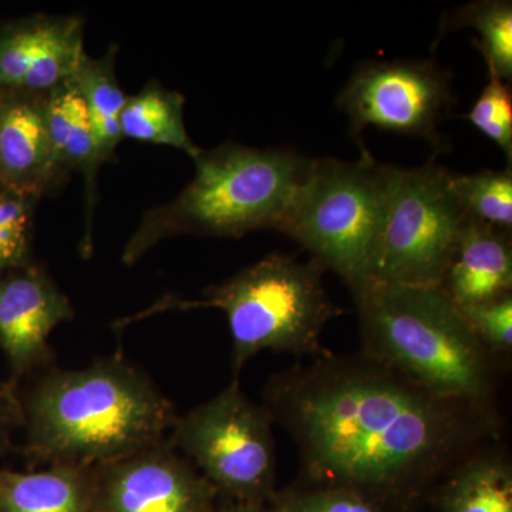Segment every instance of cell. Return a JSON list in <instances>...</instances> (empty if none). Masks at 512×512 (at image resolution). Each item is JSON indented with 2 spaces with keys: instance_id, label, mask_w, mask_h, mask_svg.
I'll return each mask as SVG.
<instances>
[{
  "instance_id": "6da1fadb",
  "label": "cell",
  "mask_w": 512,
  "mask_h": 512,
  "mask_svg": "<svg viewBox=\"0 0 512 512\" xmlns=\"http://www.w3.org/2000/svg\"><path fill=\"white\" fill-rule=\"evenodd\" d=\"M265 410L316 485L406 503L494 434V414L440 399L365 356H323L269 382Z\"/></svg>"
},
{
  "instance_id": "7a4b0ae2",
  "label": "cell",
  "mask_w": 512,
  "mask_h": 512,
  "mask_svg": "<svg viewBox=\"0 0 512 512\" xmlns=\"http://www.w3.org/2000/svg\"><path fill=\"white\" fill-rule=\"evenodd\" d=\"M20 397L32 464L103 466L165 443L178 420L150 377L120 355L47 369Z\"/></svg>"
},
{
  "instance_id": "3957f363",
  "label": "cell",
  "mask_w": 512,
  "mask_h": 512,
  "mask_svg": "<svg viewBox=\"0 0 512 512\" xmlns=\"http://www.w3.org/2000/svg\"><path fill=\"white\" fill-rule=\"evenodd\" d=\"M312 160L291 148L238 143L201 150L190 184L143 215L124 247V265L178 235L239 238L259 229L282 231Z\"/></svg>"
},
{
  "instance_id": "277c9868",
  "label": "cell",
  "mask_w": 512,
  "mask_h": 512,
  "mask_svg": "<svg viewBox=\"0 0 512 512\" xmlns=\"http://www.w3.org/2000/svg\"><path fill=\"white\" fill-rule=\"evenodd\" d=\"M355 299L365 356L440 399L494 414L491 353L441 286L370 282Z\"/></svg>"
},
{
  "instance_id": "5b68a950",
  "label": "cell",
  "mask_w": 512,
  "mask_h": 512,
  "mask_svg": "<svg viewBox=\"0 0 512 512\" xmlns=\"http://www.w3.org/2000/svg\"><path fill=\"white\" fill-rule=\"evenodd\" d=\"M323 269L315 262L301 264L292 256L272 254L242 269L228 281L205 291L198 301L165 296L141 315L217 308L227 315L232 339L235 376L262 350L296 355L323 353L319 338L336 315L322 284Z\"/></svg>"
},
{
  "instance_id": "8992f818",
  "label": "cell",
  "mask_w": 512,
  "mask_h": 512,
  "mask_svg": "<svg viewBox=\"0 0 512 512\" xmlns=\"http://www.w3.org/2000/svg\"><path fill=\"white\" fill-rule=\"evenodd\" d=\"M390 165L313 158L281 232L295 239L323 271L338 274L353 295L369 284L382 224Z\"/></svg>"
},
{
  "instance_id": "52a82bcc",
  "label": "cell",
  "mask_w": 512,
  "mask_h": 512,
  "mask_svg": "<svg viewBox=\"0 0 512 512\" xmlns=\"http://www.w3.org/2000/svg\"><path fill=\"white\" fill-rule=\"evenodd\" d=\"M439 164L390 165L370 282L441 286L467 218Z\"/></svg>"
},
{
  "instance_id": "ba28073f",
  "label": "cell",
  "mask_w": 512,
  "mask_h": 512,
  "mask_svg": "<svg viewBox=\"0 0 512 512\" xmlns=\"http://www.w3.org/2000/svg\"><path fill=\"white\" fill-rule=\"evenodd\" d=\"M218 497L269 504L275 497L272 419L239 387L238 379L214 399L178 417L170 437Z\"/></svg>"
},
{
  "instance_id": "9c48e42d",
  "label": "cell",
  "mask_w": 512,
  "mask_h": 512,
  "mask_svg": "<svg viewBox=\"0 0 512 512\" xmlns=\"http://www.w3.org/2000/svg\"><path fill=\"white\" fill-rule=\"evenodd\" d=\"M451 74L431 60L369 62L357 67L338 106L350 120L362 157L363 130L375 126L402 136L419 137L439 147V124L450 109Z\"/></svg>"
},
{
  "instance_id": "30bf717a",
  "label": "cell",
  "mask_w": 512,
  "mask_h": 512,
  "mask_svg": "<svg viewBox=\"0 0 512 512\" xmlns=\"http://www.w3.org/2000/svg\"><path fill=\"white\" fill-rule=\"evenodd\" d=\"M217 498L170 440L94 467L93 512H210Z\"/></svg>"
},
{
  "instance_id": "8fae6325",
  "label": "cell",
  "mask_w": 512,
  "mask_h": 512,
  "mask_svg": "<svg viewBox=\"0 0 512 512\" xmlns=\"http://www.w3.org/2000/svg\"><path fill=\"white\" fill-rule=\"evenodd\" d=\"M73 318L72 302L36 262L0 275V350L8 359L13 382L49 369L50 335Z\"/></svg>"
},
{
  "instance_id": "7c38bea8",
  "label": "cell",
  "mask_w": 512,
  "mask_h": 512,
  "mask_svg": "<svg viewBox=\"0 0 512 512\" xmlns=\"http://www.w3.org/2000/svg\"><path fill=\"white\" fill-rule=\"evenodd\" d=\"M84 52L80 16H28L0 26V90L47 94L73 79Z\"/></svg>"
},
{
  "instance_id": "4fadbf2b",
  "label": "cell",
  "mask_w": 512,
  "mask_h": 512,
  "mask_svg": "<svg viewBox=\"0 0 512 512\" xmlns=\"http://www.w3.org/2000/svg\"><path fill=\"white\" fill-rule=\"evenodd\" d=\"M62 181L50 146L46 94L0 90V188L42 198Z\"/></svg>"
},
{
  "instance_id": "5bb4252c",
  "label": "cell",
  "mask_w": 512,
  "mask_h": 512,
  "mask_svg": "<svg viewBox=\"0 0 512 512\" xmlns=\"http://www.w3.org/2000/svg\"><path fill=\"white\" fill-rule=\"evenodd\" d=\"M46 120L57 173L63 180L73 171L83 175L86 229L82 251L87 255L92 249L94 210L99 198L97 177L104 160L89 113L73 79L46 94Z\"/></svg>"
},
{
  "instance_id": "9a60e30c",
  "label": "cell",
  "mask_w": 512,
  "mask_h": 512,
  "mask_svg": "<svg viewBox=\"0 0 512 512\" xmlns=\"http://www.w3.org/2000/svg\"><path fill=\"white\" fill-rule=\"evenodd\" d=\"M441 288L460 309L511 293V231L467 220Z\"/></svg>"
},
{
  "instance_id": "2e32d148",
  "label": "cell",
  "mask_w": 512,
  "mask_h": 512,
  "mask_svg": "<svg viewBox=\"0 0 512 512\" xmlns=\"http://www.w3.org/2000/svg\"><path fill=\"white\" fill-rule=\"evenodd\" d=\"M94 467L0 470V512H93Z\"/></svg>"
},
{
  "instance_id": "e0dca14e",
  "label": "cell",
  "mask_w": 512,
  "mask_h": 512,
  "mask_svg": "<svg viewBox=\"0 0 512 512\" xmlns=\"http://www.w3.org/2000/svg\"><path fill=\"white\" fill-rule=\"evenodd\" d=\"M184 106L183 94L158 82L147 83L140 92L127 97L121 111L123 140L175 148L195 160L202 148L188 134Z\"/></svg>"
},
{
  "instance_id": "ac0fdd59",
  "label": "cell",
  "mask_w": 512,
  "mask_h": 512,
  "mask_svg": "<svg viewBox=\"0 0 512 512\" xmlns=\"http://www.w3.org/2000/svg\"><path fill=\"white\" fill-rule=\"evenodd\" d=\"M440 512H512V468L497 454L474 453L437 491Z\"/></svg>"
},
{
  "instance_id": "d6986e66",
  "label": "cell",
  "mask_w": 512,
  "mask_h": 512,
  "mask_svg": "<svg viewBox=\"0 0 512 512\" xmlns=\"http://www.w3.org/2000/svg\"><path fill=\"white\" fill-rule=\"evenodd\" d=\"M119 46L111 45L106 55H84L73 76V83L84 101L94 136L104 163L116 158L117 147L123 141L120 116L127 94L121 89L116 74Z\"/></svg>"
},
{
  "instance_id": "ffe728a7",
  "label": "cell",
  "mask_w": 512,
  "mask_h": 512,
  "mask_svg": "<svg viewBox=\"0 0 512 512\" xmlns=\"http://www.w3.org/2000/svg\"><path fill=\"white\" fill-rule=\"evenodd\" d=\"M453 28H473L474 42L483 53L487 69L504 82L512 79V5L507 0H483L458 9L451 16Z\"/></svg>"
},
{
  "instance_id": "44dd1931",
  "label": "cell",
  "mask_w": 512,
  "mask_h": 512,
  "mask_svg": "<svg viewBox=\"0 0 512 512\" xmlns=\"http://www.w3.org/2000/svg\"><path fill=\"white\" fill-rule=\"evenodd\" d=\"M451 188L467 220L511 231L512 171L451 175Z\"/></svg>"
},
{
  "instance_id": "7402d4cb",
  "label": "cell",
  "mask_w": 512,
  "mask_h": 512,
  "mask_svg": "<svg viewBox=\"0 0 512 512\" xmlns=\"http://www.w3.org/2000/svg\"><path fill=\"white\" fill-rule=\"evenodd\" d=\"M40 198L0 188V275L35 264L33 214Z\"/></svg>"
},
{
  "instance_id": "603a6c76",
  "label": "cell",
  "mask_w": 512,
  "mask_h": 512,
  "mask_svg": "<svg viewBox=\"0 0 512 512\" xmlns=\"http://www.w3.org/2000/svg\"><path fill=\"white\" fill-rule=\"evenodd\" d=\"M467 119L485 137L501 147L512 161V94L510 84L488 70V83Z\"/></svg>"
},
{
  "instance_id": "cb8c5ba5",
  "label": "cell",
  "mask_w": 512,
  "mask_h": 512,
  "mask_svg": "<svg viewBox=\"0 0 512 512\" xmlns=\"http://www.w3.org/2000/svg\"><path fill=\"white\" fill-rule=\"evenodd\" d=\"M271 504L276 512H390L356 491L323 485L276 493Z\"/></svg>"
},
{
  "instance_id": "d4e9b609",
  "label": "cell",
  "mask_w": 512,
  "mask_h": 512,
  "mask_svg": "<svg viewBox=\"0 0 512 512\" xmlns=\"http://www.w3.org/2000/svg\"><path fill=\"white\" fill-rule=\"evenodd\" d=\"M460 309V308H458ZM474 335L490 353H507L512 349V295L460 309Z\"/></svg>"
},
{
  "instance_id": "484cf974",
  "label": "cell",
  "mask_w": 512,
  "mask_h": 512,
  "mask_svg": "<svg viewBox=\"0 0 512 512\" xmlns=\"http://www.w3.org/2000/svg\"><path fill=\"white\" fill-rule=\"evenodd\" d=\"M22 397L18 384L13 380L0 379V457L9 453L12 448L13 436L16 431L23 429Z\"/></svg>"
},
{
  "instance_id": "4316f807",
  "label": "cell",
  "mask_w": 512,
  "mask_h": 512,
  "mask_svg": "<svg viewBox=\"0 0 512 512\" xmlns=\"http://www.w3.org/2000/svg\"><path fill=\"white\" fill-rule=\"evenodd\" d=\"M210 512H276L272 504L261 503H238V501H227L222 505H214Z\"/></svg>"
}]
</instances>
